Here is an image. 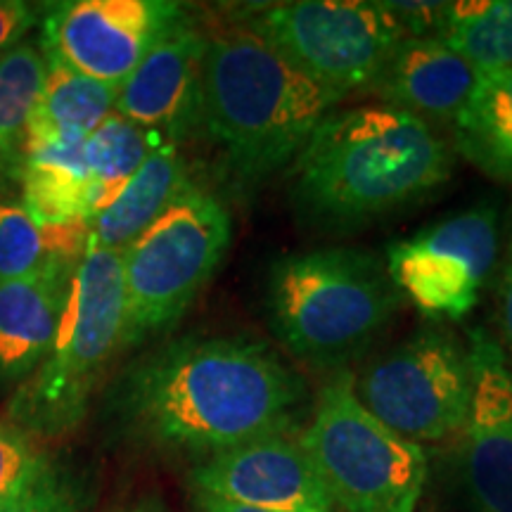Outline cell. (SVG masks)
Instances as JSON below:
<instances>
[{
	"mask_svg": "<svg viewBox=\"0 0 512 512\" xmlns=\"http://www.w3.org/2000/svg\"><path fill=\"white\" fill-rule=\"evenodd\" d=\"M114 408L150 444L211 458L290 434L304 418L306 384L256 339L183 337L128 368Z\"/></svg>",
	"mask_w": 512,
	"mask_h": 512,
	"instance_id": "cell-1",
	"label": "cell"
},
{
	"mask_svg": "<svg viewBox=\"0 0 512 512\" xmlns=\"http://www.w3.org/2000/svg\"><path fill=\"white\" fill-rule=\"evenodd\" d=\"M453 155L434 128L384 105L330 112L292 162L290 197L320 228H351L422 200Z\"/></svg>",
	"mask_w": 512,
	"mask_h": 512,
	"instance_id": "cell-2",
	"label": "cell"
},
{
	"mask_svg": "<svg viewBox=\"0 0 512 512\" xmlns=\"http://www.w3.org/2000/svg\"><path fill=\"white\" fill-rule=\"evenodd\" d=\"M342 100L252 29H226L207 38L202 133L245 190L290 166Z\"/></svg>",
	"mask_w": 512,
	"mask_h": 512,
	"instance_id": "cell-3",
	"label": "cell"
},
{
	"mask_svg": "<svg viewBox=\"0 0 512 512\" xmlns=\"http://www.w3.org/2000/svg\"><path fill=\"white\" fill-rule=\"evenodd\" d=\"M373 252L351 247L287 254L268 271V323L294 358L344 368L373 347L401 306Z\"/></svg>",
	"mask_w": 512,
	"mask_h": 512,
	"instance_id": "cell-4",
	"label": "cell"
},
{
	"mask_svg": "<svg viewBox=\"0 0 512 512\" xmlns=\"http://www.w3.org/2000/svg\"><path fill=\"white\" fill-rule=\"evenodd\" d=\"M124 344L121 252L88 249L76 268L46 361L12 396L10 422L29 437H60L88 411L100 375Z\"/></svg>",
	"mask_w": 512,
	"mask_h": 512,
	"instance_id": "cell-5",
	"label": "cell"
},
{
	"mask_svg": "<svg viewBox=\"0 0 512 512\" xmlns=\"http://www.w3.org/2000/svg\"><path fill=\"white\" fill-rule=\"evenodd\" d=\"M233 219L219 197L188 183L159 219L121 249L124 344L174 328L221 266Z\"/></svg>",
	"mask_w": 512,
	"mask_h": 512,
	"instance_id": "cell-6",
	"label": "cell"
},
{
	"mask_svg": "<svg viewBox=\"0 0 512 512\" xmlns=\"http://www.w3.org/2000/svg\"><path fill=\"white\" fill-rule=\"evenodd\" d=\"M299 444L335 508L415 512L427 482V453L375 418L339 370L320 389Z\"/></svg>",
	"mask_w": 512,
	"mask_h": 512,
	"instance_id": "cell-7",
	"label": "cell"
},
{
	"mask_svg": "<svg viewBox=\"0 0 512 512\" xmlns=\"http://www.w3.org/2000/svg\"><path fill=\"white\" fill-rule=\"evenodd\" d=\"M247 29L339 98L366 93L403 31L384 3L297 0L247 12Z\"/></svg>",
	"mask_w": 512,
	"mask_h": 512,
	"instance_id": "cell-8",
	"label": "cell"
},
{
	"mask_svg": "<svg viewBox=\"0 0 512 512\" xmlns=\"http://www.w3.org/2000/svg\"><path fill=\"white\" fill-rule=\"evenodd\" d=\"M363 406L403 439L446 441L472 403L470 349L444 325H427L354 377Z\"/></svg>",
	"mask_w": 512,
	"mask_h": 512,
	"instance_id": "cell-9",
	"label": "cell"
},
{
	"mask_svg": "<svg viewBox=\"0 0 512 512\" xmlns=\"http://www.w3.org/2000/svg\"><path fill=\"white\" fill-rule=\"evenodd\" d=\"M498 209L494 204L446 216L387 252V273L422 313L460 320L477 306L498 261Z\"/></svg>",
	"mask_w": 512,
	"mask_h": 512,
	"instance_id": "cell-10",
	"label": "cell"
},
{
	"mask_svg": "<svg viewBox=\"0 0 512 512\" xmlns=\"http://www.w3.org/2000/svg\"><path fill=\"white\" fill-rule=\"evenodd\" d=\"M185 15L166 0H69L43 12L41 50L46 60L119 88Z\"/></svg>",
	"mask_w": 512,
	"mask_h": 512,
	"instance_id": "cell-11",
	"label": "cell"
},
{
	"mask_svg": "<svg viewBox=\"0 0 512 512\" xmlns=\"http://www.w3.org/2000/svg\"><path fill=\"white\" fill-rule=\"evenodd\" d=\"M472 403L458 434L453 477L470 512H512V370L505 351L477 328L467 339Z\"/></svg>",
	"mask_w": 512,
	"mask_h": 512,
	"instance_id": "cell-12",
	"label": "cell"
},
{
	"mask_svg": "<svg viewBox=\"0 0 512 512\" xmlns=\"http://www.w3.org/2000/svg\"><path fill=\"white\" fill-rule=\"evenodd\" d=\"M190 486L195 494L266 512H335L311 458L290 434L204 458L190 472Z\"/></svg>",
	"mask_w": 512,
	"mask_h": 512,
	"instance_id": "cell-13",
	"label": "cell"
},
{
	"mask_svg": "<svg viewBox=\"0 0 512 512\" xmlns=\"http://www.w3.org/2000/svg\"><path fill=\"white\" fill-rule=\"evenodd\" d=\"M207 38L185 15L121 83L114 112L171 145L202 133Z\"/></svg>",
	"mask_w": 512,
	"mask_h": 512,
	"instance_id": "cell-14",
	"label": "cell"
},
{
	"mask_svg": "<svg viewBox=\"0 0 512 512\" xmlns=\"http://www.w3.org/2000/svg\"><path fill=\"white\" fill-rule=\"evenodd\" d=\"M479 74L439 38H401L366 93L430 128H451Z\"/></svg>",
	"mask_w": 512,
	"mask_h": 512,
	"instance_id": "cell-15",
	"label": "cell"
},
{
	"mask_svg": "<svg viewBox=\"0 0 512 512\" xmlns=\"http://www.w3.org/2000/svg\"><path fill=\"white\" fill-rule=\"evenodd\" d=\"M79 266L0 283V387L27 382L46 361Z\"/></svg>",
	"mask_w": 512,
	"mask_h": 512,
	"instance_id": "cell-16",
	"label": "cell"
},
{
	"mask_svg": "<svg viewBox=\"0 0 512 512\" xmlns=\"http://www.w3.org/2000/svg\"><path fill=\"white\" fill-rule=\"evenodd\" d=\"M188 183V164L178 145H159L128 178L110 207L91 221L88 249L121 252L169 209Z\"/></svg>",
	"mask_w": 512,
	"mask_h": 512,
	"instance_id": "cell-17",
	"label": "cell"
},
{
	"mask_svg": "<svg viewBox=\"0 0 512 512\" xmlns=\"http://www.w3.org/2000/svg\"><path fill=\"white\" fill-rule=\"evenodd\" d=\"M46 79L29 117L27 147L46 143H83L114 114L119 88L46 60Z\"/></svg>",
	"mask_w": 512,
	"mask_h": 512,
	"instance_id": "cell-18",
	"label": "cell"
},
{
	"mask_svg": "<svg viewBox=\"0 0 512 512\" xmlns=\"http://www.w3.org/2000/svg\"><path fill=\"white\" fill-rule=\"evenodd\" d=\"M86 143V140H83ZM83 143H46L27 147L22 174L24 211L38 226L88 223V169Z\"/></svg>",
	"mask_w": 512,
	"mask_h": 512,
	"instance_id": "cell-19",
	"label": "cell"
},
{
	"mask_svg": "<svg viewBox=\"0 0 512 512\" xmlns=\"http://www.w3.org/2000/svg\"><path fill=\"white\" fill-rule=\"evenodd\" d=\"M451 131L467 162L494 181L512 185V69L479 74Z\"/></svg>",
	"mask_w": 512,
	"mask_h": 512,
	"instance_id": "cell-20",
	"label": "cell"
},
{
	"mask_svg": "<svg viewBox=\"0 0 512 512\" xmlns=\"http://www.w3.org/2000/svg\"><path fill=\"white\" fill-rule=\"evenodd\" d=\"M88 233V223L38 226L22 204L0 200V283L79 266L88 252Z\"/></svg>",
	"mask_w": 512,
	"mask_h": 512,
	"instance_id": "cell-21",
	"label": "cell"
},
{
	"mask_svg": "<svg viewBox=\"0 0 512 512\" xmlns=\"http://www.w3.org/2000/svg\"><path fill=\"white\" fill-rule=\"evenodd\" d=\"M46 67L41 46L29 38L0 57V192L22 183L29 117Z\"/></svg>",
	"mask_w": 512,
	"mask_h": 512,
	"instance_id": "cell-22",
	"label": "cell"
},
{
	"mask_svg": "<svg viewBox=\"0 0 512 512\" xmlns=\"http://www.w3.org/2000/svg\"><path fill=\"white\" fill-rule=\"evenodd\" d=\"M159 145H164V140L157 133L145 131L117 112L95 128L83 143V159H86L88 181H91L88 219L93 221L110 207L128 178L136 174Z\"/></svg>",
	"mask_w": 512,
	"mask_h": 512,
	"instance_id": "cell-23",
	"label": "cell"
},
{
	"mask_svg": "<svg viewBox=\"0 0 512 512\" xmlns=\"http://www.w3.org/2000/svg\"><path fill=\"white\" fill-rule=\"evenodd\" d=\"M439 41L477 72L512 69V0L448 3Z\"/></svg>",
	"mask_w": 512,
	"mask_h": 512,
	"instance_id": "cell-24",
	"label": "cell"
},
{
	"mask_svg": "<svg viewBox=\"0 0 512 512\" xmlns=\"http://www.w3.org/2000/svg\"><path fill=\"white\" fill-rule=\"evenodd\" d=\"M48 463L50 458L38 451L34 437L15 422L0 420V508L22 494Z\"/></svg>",
	"mask_w": 512,
	"mask_h": 512,
	"instance_id": "cell-25",
	"label": "cell"
},
{
	"mask_svg": "<svg viewBox=\"0 0 512 512\" xmlns=\"http://www.w3.org/2000/svg\"><path fill=\"white\" fill-rule=\"evenodd\" d=\"M79 486L55 463H48L43 472L22 494H17L0 508V512H79Z\"/></svg>",
	"mask_w": 512,
	"mask_h": 512,
	"instance_id": "cell-26",
	"label": "cell"
},
{
	"mask_svg": "<svg viewBox=\"0 0 512 512\" xmlns=\"http://www.w3.org/2000/svg\"><path fill=\"white\" fill-rule=\"evenodd\" d=\"M43 19V12L34 3L24 0H0V57L27 41L29 31Z\"/></svg>",
	"mask_w": 512,
	"mask_h": 512,
	"instance_id": "cell-27",
	"label": "cell"
},
{
	"mask_svg": "<svg viewBox=\"0 0 512 512\" xmlns=\"http://www.w3.org/2000/svg\"><path fill=\"white\" fill-rule=\"evenodd\" d=\"M498 302H501V328L503 339L512 351V238L508 245V254H505L501 287H498Z\"/></svg>",
	"mask_w": 512,
	"mask_h": 512,
	"instance_id": "cell-28",
	"label": "cell"
},
{
	"mask_svg": "<svg viewBox=\"0 0 512 512\" xmlns=\"http://www.w3.org/2000/svg\"><path fill=\"white\" fill-rule=\"evenodd\" d=\"M192 510L195 512H266V510L247 508V505L221 501V498H214L207 494H195V491H192Z\"/></svg>",
	"mask_w": 512,
	"mask_h": 512,
	"instance_id": "cell-29",
	"label": "cell"
},
{
	"mask_svg": "<svg viewBox=\"0 0 512 512\" xmlns=\"http://www.w3.org/2000/svg\"><path fill=\"white\" fill-rule=\"evenodd\" d=\"M133 512H162V510H159L157 505H150V503H147V505H140V508H136Z\"/></svg>",
	"mask_w": 512,
	"mask_h": 512,
	"instance_id": "cell-30",
	"label": "cell"
}]
</instances>
